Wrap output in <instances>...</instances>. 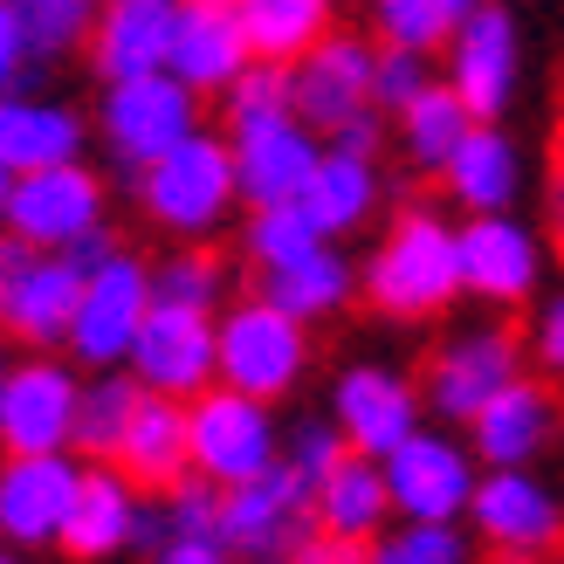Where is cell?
<instances>
[{
    "label": "cell",
    "instance_id": "1",
    "mask_svg": "<svg viewBox=\"0 0 564 564\" xmlns=\"http://www.w3.org/2000/svg\"><path fill=\"white\" fill-rule=\"evenodd\" d=\"M365 296L386 317H434L462 296V262H455V235L441 228L427 207H406L392 220L386 248L365 269Z\"/></svg>",
    "mask_w": 564,
    "mask_h": 564
},
{
    "label": "cell",
    "instance_id": "2",
    "mask_svg": "<svg viewBox=\"0 0 564 564\" xmlns=\"http://www.w3.org/2000/svg\"><path fill=\"white\" fill-rule=\"evenodd\" d=\"M193 131H200V97H193L180 76L152 69V76L104 83V138H110V159H118L124 186H138V173Z\"/></svg>",
    "mask_w": 564,
    "mask_h": 564
},
{
    "label": "cell",
    "instance_id": "3",
    "mask_svg": "<svg viewBox=\"0 0 564 564\" xmlns=\"http://www.w3.org/2000/svg\"><path fill=\"white\" fill-rule=\"evenodd\" d=\"M138 200H145V214L159 220V228L173 235H214L220 214L235 207V159L220 138L193 131L180 138L165 159H152L145 173H138Z\"/></svg>",
    "mask_w": 564,
    "mask_h": 564
},
{
    "label": "cell",
    "instance_id": "4",
    "mask_svg": "<svg viewBox=\"0 0 564 564\" xmlns=\"http://www.w3.org/2000/svg\"><path fill=\"white\" fill-rule=\"evenodd\" d=\"M303 324L282 317L275 303L248 296L235 303L228 317L214 324V379L228 392H248V400H275V392H290L296 372H303Z\"/></svg>",
    "mask_w": 564,
    "mask_h": 564
},
{
    "label": "cell",
    "instance_id": "5",
    "mask_svg": "<svg viewBox=\"0 0 564 564\" xmlns=\"http://www.w3.org/2000/svg\"><path fill=\"white\" fill-rule=\"evenodd\" d=\"M186 462L214 489H235L248 475H262L275 462V427H269L262 400L228 392V386L193 392L186 400Z\"/></svg>",
    "mask_w": 564,
    "mask_h": 564
},
{
    "label": "cell",
    "instance_id": "6",
    "mask_svg": "<svg viewBox=\"0 0 564 564\" xmlns=\"http://www.w3.org/2000/svg\"><path fill=\"white\" fill-rule=\"evenodd\" d=\"M303 538H317V517H310V482L290 462H269L262 475L220 489V551L241 557H290Z\"/></svg>",
    "mask_w": 564,
    "mask_h": 564
},
{
    "label": "cell",
    "instance_id": "7",
    "mask_svg": "<svg viewBox=\"0 0 564 564\" xmlns=\"http://www.w3.org/2000/svg\"><path fill=\"white\" fill-rule=\"evenodd\" d=\"M76 290L83 275L48 256V248H28L21 235L0 228V330L21 337V345H63L69 337V317H76Z\"/></svg>",
    "mask_w": 564,
    "mask_h": 564
},
{
    "label": "cell",
    "instance_id": "8",
    "mask_svg": "<svg viewBox=\"0 0 564 564\" xmlns=\"http://www.w3.org/2000/svg\"><path fill=\"white\" fill-rule=\"evenodd\" d=\"M152 310V269L138 256H110L104 269L83 275L76 290V317H69V337L63 345L76 351V365H90V372H110V365H124L138 324H145Z\"/></svg>",
    "mask_w": 564,
    "mask_h": 564
},
{
    "label": "cell",
    "instance_id": "9",
    "mask_svg": "<svg viewBox=\"0 0 564 564\" xmlns=\"http://www.w3.org/2000/svg\"><path fill=\"white\" fill-rule=\"evenodd\" d=\"M76 392L83 379L48 351L8 365V379H0V447L8 455H69Z\"/></svg>",
    "mask_w": 564,
    "mask_h": 564
},
{
    "label": "cell",
    "instance_id": "10",
    "mask_svg": "<svg viewBox=\"0 0 564 564\" xmlns=\"http://www.w3.org/2000/svg\"><path fill=\"white\" fill-rule=\"evenodd\" d=\"M0 228L21 235L28 248H69L76 235L104 228V180L90 165H42V173H14L8 186V214H0Z\"/></svg>",
    "mask_w": 564,
    "mask_h": 564
},
{
    "label": "cell",
    "instance_id": "11",
    "mask_svg": "<svg viewBox=\"0 0 564 564\" xmlns=\"http://www.w3.org/2000/svg\"><path fill=\"white\" fill-rule=\"evenodd\" d=\"M282 76H290V118L303 131L330 138L358 110H372V42H358V35L310 42L296 63H282Z\"/></svg>",
    "mask_w": 564,
    "mask_h": 564
},
{
    "label": "cell",
    "instance_id": "12",
    "mask_svg": "<svg viewBox=\"0 0 564 564\" xmlns=\"http://www.w3.org/2000/svg\"><path fill=\"white\" fill-rule=\"evenodd\" d=\"M131 379L145 392H165V400H193V392L214 386V317L207 310H173V303H152L145 324L131 337Z\"/></svg>",
    "mask_w": 564,
    "mask_h": 564
},
{
    "label": "cell",
    "instance_id": "13",
    "mask_svg": "<svg viewBox=\"0 0 564 564\" xmlns=\"http://www.w3.org/2000/svg\"><path fill=\"white\" fill-rule=\"evenodd\" d=\"M468 510H475V530L496 544L502 564H538L564 538V510L551 502L544 482H530L523 468H496L489 482H475Z\"/></svg>",
    "mask_w": 564,
    "mask_h": 564
},
{
    "label": "cell",
    "instance_id": "14",
    "mask_svg": "<svg viewBox=\"0 0 564 564\" xmlns=\"http://www.w3.org/2000/svg\"><path fill=\"white\" fill-rule=\"evenodd\" d=\"M379 475H386L392 510H406V523H447V517H462L468 496H475L468 455L455 441H434V434H406L379 462Z\"/></svg>",
    "mask_w": 564,
    "mask_h": 564
},
{
    "label": "cell",
    "instance_id": "15",
    "mask_svg": "<svg viewBox=\"0 0 564 564\" xmlns=\"http://www.w3.org/2000/svg\"><path fill=\"white\" fill-rule=\"evenodd\" d=\"M228 159H235V193L248 207H282V200L303 193L310 165H317V138H310L290 110H275V118L235 124Z\"/></svg>",
    "mask_w": 564,
    "mask_h": 564
},
{
    "label": "cell",
    "instance_id": "16",
    "mask_svg": "<svg viewBox=\"0 0 564 564\" xmlns=\"http://www.w3.org/2000/svg\"><path fill=\"white\" fill-rule=\"evenodd\" d=\"M510 379H523L517 330L510 324H489V330H468L447 351H434V365H427V400L447 420H475Z\"/></svg>",
    "mask_w": 564,
    "mask_h": 564
},
{
    "label": "cell",
    "instance_id": "17",
    "mask_svg": "<svg viewBox=\"0 0 564 564\" xmlns=\"http://www.w3.org/2000/svg\"><path fill=\"white\" fill-rule=\"evenodd\" d=\"M76 475L83 468L69 455H8L0 462V538L21 551L55 544L76 502Z\"/></svg>",
    "mask_w": 564,
    "mask_h": 564
},
{
    "label": "cell",
    "instance_id": "18",
    "mask_svg": "<svg viewBox=\"0 0 564 564\" xmlns=\"http://www.w3.org/2000/svg\"><path fill=\"white\" fill-rule=\"evenodd\" d=\"M173 28H180V0H104L83 48H90V69L104 83H124V76L165 69Z\"/></svg>",
    "mask_w": 564,
    "mask_h": 564
},
{
    "label": "cell",
    "instance_id": "19",
    "mask_svg": "<svg viewBox=\"0 0 564 564\" xmlns=\"http://www.w3.org/2000/svg\"><path fill=\"white\" fill-rule=\"evenodd\" d=\"M248 63H256V55H248L235 0H180V28H173L165 76H180L186 90L200 97V90H228Z\"/></svg>",
    "mask_w": 564,
    "mask_h": 564
},
{
    "label": "cell",
    "instance_id": "20",
    "mask_svg": "<svg viewBox=\"0 0 564 564\" xmlns=\"http://www.w3.org/2000/svg\"><path fill=\"white\" fill-rule=\"evenodd\" d=\"M447 48H455V83L447 90L462 97V110L475 124H489L502 97H510V76H517V28L502 8H489V0H475V14L447 35Z\"/></svg>",
    "mask_w": 564,
    "mask_h": 564
},
{
    "label": "cell",
    "instance_id": "21",
    "mask_svg": "<svg viewBox=\"0 0 564 564\" xmlns=\"http://www.w3.org/2000/svg\"><path fill=\"white\" fill-rule=\"evenodd\" d=\"M420 420V400H413V386L406 379H392V372H345V386H337V434H345L351 455L365 462H386L392 447H400Z\"/></svg>",
    "mask_w": 564,
    "mask_h": 564
},
{
    "label": "cell",
    "instance_id": "22",
    "mask_svg": "<svg viewBox=\"0 0 564 564\" xmlns=\"http://www.w3.org/2000/svg\"><path fill=\"white\" fill-rule=\"evenodd\" d=\"M138 489L124 482L110 462H90L76 475V502H69V517H63V544L76 564H97V557H118L131 544V523H138Z\"/></svg>",
    "mask_w": 564,
    "mask_h": 564
},
{
    "label": "cell",
    "instance_id": "23",
    "mask_svg": "<svg viewBox=\"0 0 564 564\" xmlns=\"http://www.w3.org/2000/svg\"><path fill=\"white\" fill-rule=\"evenodd\" d=\"M110 468L124 475L131 489H173L180 475H193L186 462V400H165V392H145V400L131 406V427L118 441V455Z\"/></svg>",
    "mask_w": 564,
    "mask_h": 564
},
{
    "label": "cell",
    "instance_id": "24",
    "mask_svg": "<svg viewBox=\"0 0 564 564\" xmlns=\"http://www.w3.org/2000/svg\"><path fill=\"white\" fill-rule=\"evenodd\" d=\"M455 262H462V290L489 296V303H523L530 282H538V248L517 220H468L462 241H455Z\"/></svg>",
    "mask_w": 564,
    "mask_h": 564
},
{
    "label": "cell",
    "instance_id": "25",
    "mask_svg": "<svg viewBox=\"0 0 564 564\" xmlns=\"http://www.w3.org/2000/svg\"><path fill=\"white\" fill-rule=\"evenodd\" d=\"M83 152V118L69 104L48 97H0V165L8 173H42V165H69Z\"/></svg>",
    "mask_w": 564,
    "mask_h": 564
},
{
    "label": "cell",
    "instance_id": "26",
    "mask_svg": "<svg viewBox=\"0 0 564 564\" xmlns=\"http://www.w3.org/2000/svg\"><path fill=\"white\" fill-rule=\"evenodd\" d=\"M386 510H392L386 475H379V462H365V455H345L317 489H310V517H317V530H324V538H345V544H372Z\"/></svg>",
    "mask_w": 564,
    "mask_h": 564
},
{
    "label": "cell",
    "instance_id": "27",
    "mask_svg": "<svg viewBox=\"0 0 564 564\" xmlns=\"http://www.w3.org/2000/svg\"><path fill=\"white\" fill-rule=\"evenodd\" d=\"M544 441H551V392L530 386V379H510L475 413V447H482L496 468H523Z\"/></svg>",
    "mask_w": 564,
    "mask_h": 564
},
{
    "label": "cell",
    "instance_id": "28",
    "mask_svg": "<svg viewBox=\"0 0 564 564\" xmlns=\"http://www.w3.org/2000/svg\"><path fill=\"white\" fill-rule=\"evenodd\" d=\"M379 200V180H372V159H345V152H317L310 180L296 193V214L310 220L317 235H351Z\"/></svg>",
    "mask_w": 564,
    "mask_h": 564
},
{
    "label": "cell",
    "instance_id": "29",
    "mask_svg": "<svg viewBox=\"0 0 564 564\" xmlns=\"http://www.w3.org/2000/svg\"><path fill=\"white\" fill-rule=\"evenodd\" d=\"M256 63H296L310 42L330 35V0H235Z\"/></svg>",
    "mask_w": 564,
    "mask_h": 564
},
{
    "label": "cell",
    "instance_id": "30",
    "mask_svg": "<svg viewBox=\"0 0 564 564\" xmlns=\"http://www.w3.org/2000/svg\"><path fill=\"white\" fill-rule=\"evenodd\" d=\"M441 180H447V193H455L462 207H475V214H502V200L517 193V159H510V145H502L489 124H468V138L447 152Z\"/></svg>",
    "mask_w": 564,
    "mask_h": 564
},
{
    "label": "cell",
    "instance_id": "31",
    "mask_svg": "<svg viewBox=\"0 0 564 564\" xmlns=\"http://www.w3.org/2000/svg\"><path fill=\"white\" fill-rule=\"evenodd\" d=\"M145 400V386H138L131 372H97L90 386L76 392V427H69V455H83V462H110L118 455V441H124V427H131V406Z\"/></svg>",
    "mask_w": 564,
    "mask_h": 564
},
{
    "label": "cell",
    "instance_id": "32",
    "mask_svg": "<svg viewBox=\"0 0 564 564\" xmlns=\"http://www.w3.org/2000/svg\"><path fill=\"white\" fill-rule=\"evenodd\" d=\"M351 296V269L330 256V248H310V256L296 262H282V269H262V303H275L282 317H324V310H337Z\"/></svg>",
    "mask_w": 564,
    "mask_h": 564
},
{
    "label": "cell",
    "instance_id": "33",
    "mask_svg": "<svg viewBox=\"0 0 564 564\" xmlns=\"http://www.w3.org/2000/svg\"><path fill=\"white\" fill-rule=\"evenodd\" d=\"M104 0H8V14L21 21L35 63H55V55H76L90 42V21H97Z\"/></svg>",
    "mask_w": 564,
    "mask_h": 564
},
{
    "label": "cell",
    "instance_id": "34",
    "mask_svg": "<svg viewBox=\"0 0 564 564\" xmlns=\"http://www.w3.org/2000/svg\"><path fill=\"white\" fill-rule=\"evenodd\" d=\"M400 124H406V152L427 165V173H441L447 152H455L462 138H468V124H475V118L462 110V97H455V90H434V83H427V90H420V97L400 110Z\"/></svg>",
    "mask_w": 564,
    "mask_h": 564
},
{
    "label": "cell",
    "instance_id": "35",
    "mask_svg": "<svg viewBox=\"0 0 564 564\" xmlns=\"http://www.w3.org/2000/svg\"><path fill=\"white\" fill-rule=\"evenodd\" d=\"M372 14H379V35L392 48L427 55L475 14V0H372Z\"/></svg>",
    "mask_w": 564,
    "mask_h": 564
},
{
    "label": "cell",
    "instance_id": "36",
    "mask_svg": "<svg viewBox=\"0 0 564 564\" xmlns=\"http://www.w3.org/2000/svg\"><path fill=\"white\" fill-rule=\"evenodd\" d=\"M310 248H324V235L296 214V200H282V207H256V220H248V256H256L262 269H282V262L310 256Z\"/></svg>",
    "mask_w": 564,
    "mask_h": 564
},
{
    "label": "cell",
    "instance_id": "37",
    "mask_svg": "<svg viewBox=\"0 0 564 564\" xmlns=\"http://www.w3.org/2000/svg\"><path fill=\"white\" fill-rule=\"evenodd\" d=\"M365 564H468V551L447 523H406L392 538L365 544Z\"/></svg>",
    "mask_w": 564,
    "mask_h": 564
},
{
    "label": "cell",
    "instance_id": "38",
    "mask_svg": "<svg viewBox=\"0 0 564 564\" xmlns=\"http://www.w3.org/2000/svg\"><path fill=\"white\" fill-rule=\"evenodd\" d=\"M214 296H220V262L214 256H173L152 269V303H173V310H207L214 317Z\"/></svg>",
    "mask_w": 564,
    "mask_h": 564
},
{
    "label": "cell",
    "instance_id": "39",
    "mask_svg": "<svg viewBox=\"0 0 564 564\" xmlns=\"http://www.w3.org/2000/svg\"><path fill=\"white\" fill-rule=\"evenodd\" d=\"M220 97H228V124H256L290 110V76H282V63H248Z\"/></svg>",
    "mask_w": 564,
    "mask_h": 564
},
{
    "label": "cell",
    "instance_id": "40",
    "mask_svg": "<svg viewBox=\"0 0 564 564\" xmlns=\"http://www.w3.org/2000/svg\"><path fill=\"white\" fill-rule=\"evenodd\" d=\"M159 510H165V530H173V538H214L220 544V489L200 482V475H180Z\"/></svg>",
    "mask_w": 564,
    "mask_h": 564
},
{
    "label": "cell",
    "instance_id": "41",
    "mask_svg": "<svg viewBox=\"0 0 564 564\" xmlns=\"http://www.w3.org/2000/svg\"><path fill=\"white\" fill-rule=\"evenodd\" d=\"M420 90H427V63L413 48H372V110H406Z\"/></svg>",
    "mask_w": 564,
    "mask_h": 564
},
{
    "label": "cell",
    "instance_id": "42",
    "mask_svg": "<svg viewBox=\"0 0 564 564\" xmlns=\"http://www.w3.org/2000/svg\"><path fill=\"white\" fill-rule=\"evenodd\" d=\"M345 455H351V447H345V434H337V427H324V420H310V427L296 434V447H290L282 462H290V468L303 475V482L317 489V482H324V475H330L337 462H345Z\"/></svg>",
    "mask_w": 564,
    "mask_h": 564
},
{
    "label": "cell",
    "instance_id": "43",
    "mask_svg": "<svg viewBox=\"0 0 564 564\" xmlns=\"http://www.w3.org/2000/svg\"><path fill=\"white\" fill-rule=\"evenodd\" d=\"M35 69H42V63H35V48H28L21 21L8 14V0H0V97L28 90V76H35Z\"/></svg>",
    "mask_w": 564,
    "mask_h": 564
},
{
    "label": "cell",
    "instance_id": "44",
    "mask_svg": "<svg viewBox=\"0 0 564 564\" xmlns=\"http://www.w3.org/2000/svg\"><path fill=\"white\" fill-rule=\"evenodd\" d=\"M379 138H386V131H379V110H358L351 124H337V131H330V152H345V159H372V152H379Z\"/></svg>",
    "mask_w": 564,
    "mask_h": 564
},
{
    "label": "cell",
    "instance_id": "45",
    "mask_svg": "<svg viewBox=\"0 0 564 564\" xmlns=\"http://www.w3.org/2000/svg\"><path fill=\"white\" fill-rule=\"evenodd\" d=\"M55 256H63L76 275H90V269H104L110 256H118V241H110V228H90V235H76L69 248H55Z\"/></svg>",
    "mask_w": 564,
    "mask_h": 564
},
{
    "label": "cell",
    "instance_id": "46",
    "mask_svg": "<svg viewBox=\"0 0 564 564\" xmlns=\"http://www.w3.org/2000/svg\"><path fill=\"white\" fill-rule=\"evenodd\" d=\"M152 564H228V551H220L214 538H165L152 551Z\"/></svg>",
    "mask_w": 564,
    "mask_h": 564
},
{
    "label": "cell",
    "instance_id": "47",
    "mask_svg": "<svg viewBox=\"0 0 564 564\" xmlns=\"http://www.w3.org/2000/svg\"><path fill=\"white\" fill-rule=\"evenodd\" d=\"M538 358L551 365V372H564V296L551 303V317H544V330H538Z\"/></svg>",
    "mask_w": 564,
    "mask_h": 564
},
{
    "label": "cell",
    "instance_id": "48",
    "mask_svg": "<svg viewBox=\"0 0 564 564\" xmlns=\"http://www.w3.org/2000/svg\"><path fill=\"white\" fill-rule=\"evenodd\" d=\"M551 186H564V118H557V131H551Z\"/></svg>",
    "mask_w": 564,
    "mask_h": 564
},
{
    "label": "cell",
    "instance_id": "49",
    "mask_svg": "<svg viewBox=\"0 0 564 564\" xmlns=\"http://www.w3.org/2000/svg\"><path fill=\"white\" fill-rule=\"evenodd\" d=\"M8 186H14V173H8V165H0V214H8Z\"/></svg>",
    "mask_w": 564,
    "mask_h": 564
},
{
    "label": "cell",
    "instance_id": "50",
    "mask_svg": "<svg viewBox=\"0 0 564 564\" xmlns=\"http://www.w3.org/2000/svg\"><path fill=\"white\" fill-rule=\"evenodd\" d=\"M248 564H290V557H248Z\"/></svg>",
    "mask_w": 564,
    "mask_h": 564
},
{
    "label": "cell",
    "instance_id": "51",
    "mask_svg": "<svg viewBox=\"0 0 564 564\" xmlns=\"http://www.w3.org/2000/svg\"><path fill=\"white\" fill-rule=\"evenodd\" d=\"M0 564H21V557H14V551H0Z\"/></svg>",
    "mask_w": 564,
    "mask_h": 564
},
{
    "label": "cell",
    "instance_id": "52",
    "mask_svg": "<svg viewBox=\"0 0 564 564\" xmlns=\"http://www.w3.org/2000/svg\"><path fill=\"white\" fill-rule=\"evenodd\" d=\"M0 379H8V351H0Z\"/></svg>",
    "mask_w": 564,
    "mask_h": 564
},
{
    "label": "cell",
    "instance_id": "53",
    "mask_svg": "<svg viewBox=\"0 0 564 564\" xmlns=\"http://www.w3.org/2000/svg\"><path fill=\"white\" fill-rule=\"evenodd\" d=\"M557 564H564V557H557Z\"/></svg>",
    "mask_w": 564,
    "mask_h": 564
}]
</instances>
